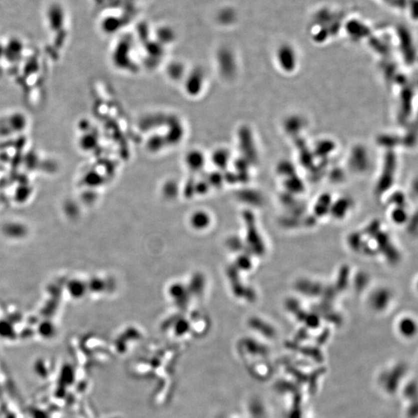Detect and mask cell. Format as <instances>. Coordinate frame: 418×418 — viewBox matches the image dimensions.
<instances>
[{
  "label": "cell",
  "mask_w": 418,
  "mask_h": 418,
  "mask_svg": "<svg viewBox=\"0 0 418 418\" xmlns=\"http://www.w3.org/2000/svg\"><path fill=\"white\" fill-rule=\"evenodd\" d=\"M396 166H397V162H396V156L394 151L388 150L384 157L382 172L376 185V192L379 195L385 193L392 187V184L394 182Z\"/></svg>",
  "instance_id": "6da1fadb"
},
{
  "label": "cell",
  "mask_w": 418,
  "mask_h": 418,
  "mask_svg": "<svg viewBox=\"0 0 418 418\" xmlns=\"http://www.w3.org/2000/svg\"><path fill=\"white\" fill-rule=\"evenodd\" d=\"M348 165L355 172L366 171L369 167V155L366 149L362 146L354 147L350 153Z\"/></svg>",
  "instance_id": "7a4b0ae2"
},
{
  "label": "cell",
  "mask_w": 418,
  "mask_h": 418,
  "mask_svg": "<svg viewBox=\"0 0 418 418\" xmlns=\"http://www.w3.org/2000/svg\"><path fill=\"white\" fill-rule=\"evenodd\" d=\"M277 62L281 70L285 73H292L297 67V58L295 54L288 47H283L280 49L277 55Z\"/></svg>",
  "instance_id": "3957f363"
},
{
  "label": "cell",
  "mask_w": 418,
  "mask_h": 418,
  "mask_svg": "<svg viewBox=\"0 0 418 418\" xmlns=\"http://www.w3.org/2000/svg\"><path fill=\"white\" fill-rule=\"evenodd\" d=\"M391 294L386 289L375 290L370 297V304L375 311H383L390 302Z\"/></svg>",
  "instance_id": "277c9868"
},
{
  "label": "cell",
  "mask_w": 418,
  "mask_h": 418,
  "mask_svg": "<svg viewBox=\"0 0 418 418\" xmlns=\"http://www.w3.org/2000/svg\"><path fill=\"white\" fill-rule=\"evenodd\" d=\"M351 208V202L347 198H343L337 201L336 203L331 205L330 210L336 218H342L346 215L347 211Z\"/></svg>",
  "instance_id": "5b68a950"
},
{
  "label": "cell",
  "mask_w": 418,
  "mask_h": 418,
  "mask_svg": "<svg viewBox=\"0 0 418 418\" xmlns=\"http://www.w3.org/2000/svg\"><path fill=\"white\" fill-rule=\"evenodd\" d=\"M303 127H304V120L300 118V116H290L285 120V123H284L286 132L293 135L300 132Z\"/></svg>",
  "instance_id": "8992f818"
},
{
  "label": "cell",
  "mask_w": 418,
  "mask_h": 418,
  "mask_svg": "<svg viewBox=\"0 0 418 418\" xmlns=\"http://www.w3.org/2000/svg\"><path fill=\"white\" fill-rule=\"evenodd\" d=\"M335 148V144L331 140H323L318 142L314 148V154L319 157H327L332 153L333 150Z\"/></svg>",
  "instance_id": "52a82bcc"
},
{
  "label": "cell",
  "mask_w": 418,
  "mask_h": 418,
  "mask_svg": "<svg viewBox=\"0 0 418 418\" xmlns=\"http://www.w3.org/2000/svg\"><path fill=\"white\" fill-rule=\"evenodd\" d=\"M284 184L287 190L293 193H300L304 191V184L296 174L286 178Z\"/></svg>",
  "instance_id": "ba28073f"
},
{
  "label": "cell",
  "mask_w": 418,
  "mask_h": 418,
  "mask_svg": "<svg viewBox=\"0 0 418 418\" xmlns=\"http://www.w3.org/2000/svg\"><path fill=\"white\" fill-rule=\"evenodd\" d=\"M416 328L414 321L409 317L403 318L399 323V331L404 336H413V334L416 332Z\"/></svg>",
  "instance_id": "9c48e42d"
},
{
  "label": "cell",
  "mask_w": 418,
  "mask_h": 418,
  "mask_svg": "<svg viewBox=\"0 0 418 418\" xmlns=\"http://www.w3.org/2000/svg\"><path fill=\"white\" fill-rule=\"evenodd\" d=\"M331 205V198L328 195H323L317 200L315 205V212L317 215L322 216L327 211L329 210Z\"/></svg>",
  "instance_id": "30bf717a"
},
{
  "label": "cell",
  "mask_w": 418,
  "mask_h": 418,
  "mask_svg": "<svg viewBox=\"0 0 418 418\" xmlns=\"http://www.w3.org/2000/svg\"><path fill=\"white\" fill-rule=\"evenodd\" d=\"M277 172L282 176L285 177V178L296 174L294 166L288 161H282L280 164H279L278 167H277Z\"/></svg>",
  "instance_id": "8fae6325"
},
{
  "label": "cell",
  "mask_w": 418,
  "mask_h": 418,
  "mask_svg": "<svg viewBox=\"0 0 418 418\" xmlns=\"http://www.w3.org/2000/svg\"><path fill=\"white\" fill-rule=\"evenodd\" d=\"M378 140H379V144L381 145H384V147H388V148L390 147L389 150H392L391 147H394L399 143V140H397V138L394 136H380Z\"/></svg>",
  "instance_id": "7c38bea8"
},
{
  "label": "cell",
  "mask_w": 418,
  "mask_h": 418,
  "mask_svg": "<svg viewBox=\"0 0 418 418\" xmlns=\"http://www.w3.org/2000/svg\"><path fill=\"white\" fill-rule=\"evenodd\" d=\"M406 212L402 209L401 207L396 208L394 211H392V221H394L396 223H403L405 221H406Z\"/></svg>",
  "instance_id": "4fadbf2b"
}]
</instances>
